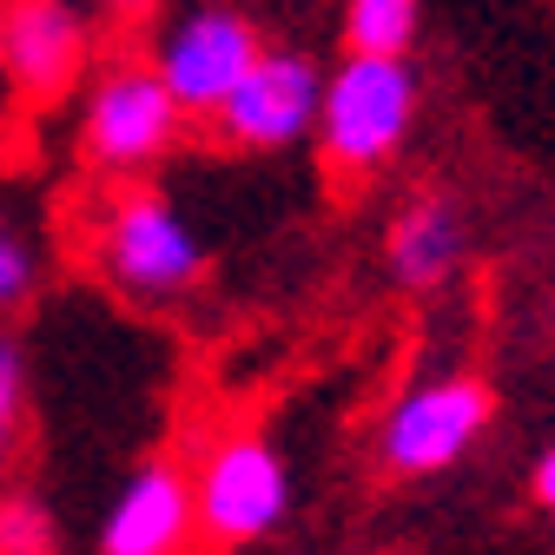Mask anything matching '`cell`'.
Listing matches in <instances>:
<instances>
[{"instance_id": "17", "label": "cell", "mask_w": 555, "mask_h": 555, "mask_svg": "<svg viewBox=\"0 0 555 555\" xmlns=\"http://www.w3.org/2000/svg\"><path fill=\"white\" fill-rule=\"evenodd\" d=\"M0 27H8V0H0Z\"/></svg>"}, {"instance_id": "6", "label": "cell", "mask_w": 555, "mask_h": 555, "mask_svg": "<svg viewBox=\"0 0 555 555\" xmlns=\"http://www.w3.org/2000/svg\"><path fill=\"white\" fill-rule=\"evenodd\" d=\"M490 430V390L476 377H424L410 384L377 424V463L390 476H437L476 450V437Z\"/></svg>"}, {"instance_id": "5", "label": "cell", "mask_w": 555, "mask_h": 555, "mask_svg": "<svg viewBox=\"0 0 555 555\" xmlns=\"http://www.w3.org/2000/svg\"><path fill=\"white\" fill-rule=\"evenodd\" d=\"M258 53H264V40H258V27L238 8H225V0H198V8H179L159 27L153 74L185 106V119H212L232 100V87L251 74Z\"/></svg>"}, {"instance_id": "8", "label": "cell", "mask_w": 555, "mask_h": 555, "mask_svg": "<svg viewBox=\"0 0 555 555\" xmlns=\"http://www.w3.org/2000/svg\"><path fill=\"white\" fill-rule=\"evenodd\" d=\"M93 66V21L80 0H8L0 27V80L21 100H60L74 93Z\"/></svg>"}, {"instance_id": "1", "label": "cell", "mask_w": 555, "mask_h": 555, "mask_svg": "<svg viewBox=\"0 0 555 555\" xmlns=\"http://www.w3.org/2000/svg\"><path fill=\"white\" fill-rule=\"evenodd\" d=\"M416 126V66L384 60V53H344V66L324 74V106H318V146L337 172H377L384 159L403 153Z\"/></svg>"}, {"instance_id": "10", "label": "cell", "mask_w": 555, "mask_h": 555, "mask_svg": "<svg viewBox=\"0 0 555 555\" xmlns=\"http://www.w3.org/2000/svg\"><path fill=\"white\" fill-rule=\"evenodd\" d=\"M463 251H469V232H463L456 198H443V192H416L403 212L390 219V238H384L390 278H397L403 292L450 285V271L463 264Z\"/></svg>"}, {"instance_id": "12", "label": "cell", "mask_w": 555, "mask_h": 555, "mask_svg": "<svg viewBox=\"0 0 555 555\" xmlns=\"http://www.w3.org/2000/svg\"><path fill=\"white\" fill-rule=\"evenodd\" d=\"M21 424H27V351L0 331V482H8V469H14Z\"/></svg>"}, {"instance_id": "14", "label": "cell", "mask_w": 555, "mask_h": 555, "mask_svg": "<svg viewBox=\"0 0 555 555\" xmlns=\"http://www.w3.org/2000/svg\"><path fill=\"white\" fill-rule=\"evenodd\" d=\"M34 285H40V258H34V245L0 219V318H14L27 298H34Z\"/></svg>"}, {"instance_id": "13", "label": "cell", "mask_w": 555, "mask_h": 555, "mask_svg": "<svg viewBox=\"0 0 555 555\" xmlns=\"http://www.w3.org/2000/svg\"><path fill=\"white\" fill-rule=\"evenodd\" d=\"M0 555H53V516L40 496H0Z\"/></svg>"}, {"instance_id": "16", "label": "cell", "mask_w": 555, "mask_h": 555, "mask_svg": "<svg viewBox=\"0 0 555 555\" xmlns=\"http://www.w3.org/2000/svg\"><path fill=\"white\" fill-rule=\"evenodd\" d=\"M100 8H106V14H146L153 0H100Z\"/></svg>"}, {"instance_id": "3", "label": "cell", "mask_w": 555, "mask_h": 555, "mask_svg": "<svg viewBox=\"0 0 555 555\" xmlns=\"http://www.w3.org/2000/svg\"><path fill=\"white\" fill-rule=\"evenodd\" d=\"M93 251L126 298H179L205 278V238L166 192H146V185H132L106 205Z\"/></svg>"}, {"instance_id": "7", "label": "cell", "mask_w": 555, "mask_h": 555, "mask_svg": "<svg viewBox=\"0 0 555 555\" xmlns=\"http://www.w3.org/2000/svg\"><path fill=\"white\" fill-rule=\"evenodd\" d=\"M318 106H324L318 66L292 47H264L251 60V74L232 87V100L212 113V126L225 132V146L278 153V146H298L305 132H318Z\"/></svg>"}, {"instance_id": "9", "label": "cell", "mask_w": 555, "mask_h": 555, "mask_svg": "<svg viewBox=\"0 0 555 555\" xmlns=\"http://www.w3.org/2000/svg\"><path fill=\"white\" fill-rule=\"evenodd\" d=\"M198 535L192 509V476L172 456L139 463L100 522V555H185Z\"/></svg>"}, {"instance_id": "15", "label": "cell", "mask_w": 555, "mask_h": 555, "mask_svg": "<svg viewBox=\"0 0 555 555\" xmlns=\"http://www.w3.org/2000/svg\"><path fill=\"white\" fill-rule=\"evenodd\" d=\"M535 503H542V509H555V443L535 456Z\"/></svg>"}, {"instance_id": "2", "label": "cell", "mask_w": 555, "mask_h": 555, "mask_svg": "<svg viewBox=\"0 0 555 555\" xmlns=\"http://www.w3.org/2000/svg\"><path fill=\"white\" fill-rule=\"evenodd\" d=\"M179 126H185V106L166 93L153 60H113L93 74L80 100V153L113 179H139L172 153Z\"/></svg>"}, {"instance_id": "4", "label": "cell", "mask_w": 555, "mask_h": 555, "mask_svg": "<svg viewBox=\"0 0 555 555\" xmlns=\"http://www.w3.org/2000/svg\"><path fill=\"white\" fill-rule=\"evenodd\" d=\"M192 509H198V535H212L225 548L271 535L292 509V469L278 456V443L258 430L219 437L192 469Z\"/></svg>"}, {"instance_id": "11", "label": "cell", "mask_w": 555, "mask_h": 555, "mask_svg": "<svg viewBox=\"0 0 555 555\" xmlns=\"http://www.w3.org/2000/svg\"><path fill=\"white\" fill-rule=\"evenodd\" d=\"M410 40H416V0H344V47L351 53L410 60Z\"/></svg>"}]
</instances>
